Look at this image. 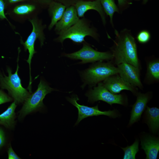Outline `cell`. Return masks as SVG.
<instances>
[{
  "label": "cell",
  "mask_w": 159,
  "mask_h": 159,
  "mask_svg": "<svg viewBox=\"0 0 159 159\" xmlns=\"http://www.w3.org/2000/svg\"><path fill=\"white\" fill-rule=\"evenodd\" d=\"M118 6L121 8H125L132 4L128 0H117Z\"/></svg>",
  "instance_id": "29"
},
{
  "label": "cell",
  "mask_w": 159,
  "mask_h": 159,
  "mask_svg": "<svg viewBox=\"0 0 159 159\" xmlns=\"http://www.w3.org/2000/svg\"><path fill=\"white\" fill-rule=\"evenodd\" d=\"M39 5L42 9L48 7L49 4L55 0H31Z\"/></svg>",
  "instance_id": "25"
},
{
  "label": "cell",
  "mask_w": 159,
  "mask_h": 159,
  "mask_svg": "<svg viewBox=\"0 0 159 159\" xmlns=\"http://www.w3.org/2000/svg\"><path fill=\"white\" fill-rule=\"evenodd\" d=\"M140 0H142L143 1V4H145L147 3L148 0H135V1H138Z\"/></svg>",
  "instance_id": "32"
},
{
  "label": "cell",
  "mask_w": 159,
  "mask_h": 159,
  "mask_svg": "<svg viewBox=\"0 0 159 159\" xmlns=\"http://www.w3.org/2000/svg\"><path fill=\"white\" fill-rule=\"evenodd\" d=\"M6 6V4L4 0H0V19H6L10 24L11 23L6 18L4 13V9Z\"/></svg>",
  "instance_id": "26"
},
{
  "label": "cell",
  "mask_w": 159,
  "mask_h": 159,
  "mask_svg": "<svg viewBox=\"0 0 159 159\" xmlns=\"http://www.w3.org/2000/svg\"><path fill=\"white\" fill-rule=\"evenodd\" d=\"M58 34L59 36L54 40L62 44L67 39H70L75 43L81 44L85 42V38L87 36H90L97 40L99 37L96 29L91 27L89 20L84 17L69 29Z\"/></svg>",
  "instance_id": "2"
},
{
  "label": "cell",
  "mask_w": 159,
  "mask_h": 159,
  "mask_svg": "<svg viewBox=\"0 0 159 159\" xmlns=\"http://www.w3.org/2000/svg\"><path fill=\"white\" fill-rule=\"evenodd\" d=\"M29 20L32 26V31L25 42L21 40V43L23 45L25 51L28 50L29 53V57L26 61L29 64V68L30 80L29 85L31 86L32 83L31 73V60L34 54L37 52L34 49L35 42L38 39L40 41L41 46L44 45L45 39L44 30L46 27V25L43 24L41 20L36 16Z\"/></svg>",
  "instance_id": "5"
},
{
  "label": "cell",
  "mask_w": 159,
  "mask_h": 159,
  "mask_svg": "<svg viewBox=\"0 0 159 159\" xmlns=\"http://www.w3.org/2000/svg\"><path fill=\"white\" fill-rule=\"evenodd\" d=\"M115 39L111 49L115 64L125 62L139 68L137 45L130 31L126 29L120 32L115 29Z\"/></svg>",
  "instance_id": "1"
},
{
  "label": "cell",
  "mask_w": 159,
  "mask_h": 159,
  "mask_svg": "<svg viewBox=\"0 0 159 159\" xmlns=\"http://www.w3.org/2000/svg\"><path fill=\"white\" fill-rule=\"evenodd\" d=\"M19 57L18 55L16 69L14 74L12 73V70L9 67L7 68L8 76L4 73L3 75L0 72V87L8 90L9 94L13 99L16 104L24 102L31 94L23 87L21 79L18 74Z\"/></svg>",
  "instance_id": "3"
},
{
  "label": "cell",
  "mask_w": 159,
  "mask_h": 159,
  "mask_svg": "<svg viewBox=\"0 0 159 159\" xmlns=\"http://www.w3.org/2000/svg\"><path fill=\"white\" fill-rule=\"evenodd\" d=\"M141 148L145 151L147 159H156L159 151L158 138L146 136L141 140Z\"/></svg>",
  "instance_id": "16"
},
{
  "label": "cell",
  "mask_w": 159,
  "mask_h": 159,
  "mask_svg": "<svg viewBox=\"0 0 159 159\" xmlns=\"http://www.w3.org/2000/svg\"><path fill=\"white\" fill-rule=\"evenodd\" d=\"M79 19L74 5L67 7L62 17L55 25V30L58 34L66 30L75 24Z\"/></svg>",
  "instance_id": "13"
},
{
  "label": "cell",
  "mask_w": 159,
  "mask_h": 159,
  "mask_svg": "<svg viewBox=\"0 0 159 159\" xmlns=\"http://www.w3.org/2000/svg\"><path fill=\"white\" fill-rule=\"evenodd\" d=\"M12 98L0 90V105L12 101Z\"/></svg>",
  "instance_id": "24"
},
{
  "label": "cell",
  "mask_w": 159,
  "mask_h": 159,
  "mask_svg": "<svg viewBox=\"0 0 159 159\" xmlns=\"http://www.w3.org/2000/svg\"><path fill=\"white\" fill-rule=\"evenodd\" d=\"M145 120L151 131L155 133L159 127V109L147 106L145 112Z\"/></svg>",
  "instance_id": "18"
},
{
  "label": "cell",
  "mask_w": 159,
  "mask_h": 159,
  "mask_svg": "<svg viewBox=\"0 0 159 159\" xmlns=\"http://www.w3.org/2000/svg\"><path fill=\"white\" fill-rule=\"evenodd\" d=\"M101 4L104 11L109 16L110 22L113 26V17L115 12H119V9L115 3V0H100Z\"/></svg>",
  "instance_id": "20"
},
{
  "label": "cell",
  "mask_w": 159,
  "mask_h": 159,
  "mask_svg": "<svg viewBox=\"0 0 159 159\" xmlns=\"http://www.w3.org/2000/svg\"><path fill=\"white\" fill-rule=\"evenodd\" d=\"M67 100L78 109V117L75 125H77L83 119L89 117L104 115L111 118H115L119 116L118 112L116 110L102 111L99 110L98 105L93 107H89L80 105L77 102L79 99L77 95H74L70 98L68 97Z\"/></svg>",
  "instance_id": "10"
},
{
  "label": "cell",
  "mask_w": 159,
  "mask_h": 159,
  "mask_svg": "<svg viewBox=\"0 0 159 159\" xmlns=\"http://www.w3.org/2000/svg\"><path fill=\"white\" fill-rule=\"evenodd\" d=\"M117 68L118 74L124 81L134 87L142 88L139 68L125 62L117 64Z\"/></svg>",
  "instance_id": "11"
},
{
  "label": "cell",
  "mask_w": 159,
  "mask_h": 159,
  "mask_svg": "<svg viewBox=\"0 0 159 159\" xmlns=\"http://www.w3.org/2000/svg\"><path fill=\"white\" fill-rule=\"evenodd\" d=\"M148 77L155 80L159 79V61L158 60L152 61L148 64L147 67Z\"/></svg>",
  "instance_id": "22"
},
{
  "label": "cell",
  "mask_w": 159,
  "mask_h": 159,
  "mask_svg": "<svg viewBox=\"0 0 159 159\" xmlns=\"http://www.w3.org/2000/svg\"><path fill=\"white\" fill-rule=\"evenodd\" d=\"M5 143V137L3 130L0 127V149L4 146Z\"/></svg>",
  "instance_id": "30"
},
{
  "label": "cell",
  "mask_w": 159,
  "mask_h": 159,
  "mask_svg": "<svg viewBox=\"0 0 159 159\" xmlns=\"http://www.w3.org/2000/svg\"><path fill=\"white\" fill-rule=\"evenodd\" d=\"M6 6H11L16 3L26 1L28 0H4Z\"/></svg>",
  "instance_id": "31"
},
{
  "label": "cell",
  "mask_w": 159,
  "mask_h": 159,
  "mask_svg": "<svg viewBox=\"0 0 159 159\" xmlns=\"http://www.w3.org/2000/svg\"><path fill=\"white\" fill-rule=\"evenodd\" d=\"M9 14L13 18L18 21L29 20L35 16L42 9L31 0L19 2L12 5Z\"/></svg>",
  "instance_id": "9"
},
{
  "label": "cell",
  "mask_w": 159,
  "mask_h": 159,
  "mask_svg": "<svg viewBox=\"0 0 159 159\" xmlns=\"http://www.w3.org/2000/svg\"><path fill=\"white\" fill-rule=\"evenodd\" d=\"M85 95L88 97V102L93 103L98 101L105 102L111 105L114 104L125 105L126 99L122 95L114 94L108 90L102 83H98L97 86L94 87L88 92Z\"/></svg>",
  "instance_id": "8"
},
{
  "label": "cell",
  "mask_w": 159,
  "mask_h": 159,
  "mask_svg": "<svg viewBox=\"0 0 159 159\" xmlns=\"http://www.w3.org/2000/svg\"><path fill=\"white\" fill-rule=\"evenodd\" d=\"M16 106L14 101L5 111L0 114V125L8 128H12L14 127L15 118V110Z\"/></svg>",
  "instance_id": "19"
},
{
  "label": "cell",
  "mask_w": 159,
  "mask_h": 159,
  "mask_svg": "<svg viewBox=\"0 0 159 159\" xmlns=\"http://www.w3.org/2000/svg\"><path fill=\"white\" fill-rule=\"evenodd\" d=\"M83 44V47L80 50L71 53H65L63 56L71 59L81 60L82 61L80 62L81 64L112 59V52L98 51L93 49L86 42Z\"/></svg>",
  "instance_id": "7"
},
{
  "label": "cell",
  "mask_w": 159,
  "mask_h": 159,
  "mask_svg": "<svg viewBox=\"0 0 159 159\" xmlns=\"http://www.w3.org/2000/svg\"><path fill=\"white\" fill-rule=\"evenodd\" d=\"M139 144L138 140H136L131 145L121 148L124 152L123 159H135L136 154L139 151Z\"/></svg>",
  "instance_id": "21"
},
{
  "label": "cell",
  "mask_w": 159,
  "mask_h": 159,
  "mask_svg": "<svg viewBox=\"0 0 159 159\" xmlns=\"http://www.w3.org/2000/svg\"><path fill=\"white\" fill-rule=\"evenodd\" d=\"M118 74V69L110 63L98 62L91 66L82 73L85 85L95 86L109 77Z\"/></svg>",
  "instance_id": "4"
},
{
  "label": "cell",
  "mask_w": 159,
  "mask_h": 159,
  "mask_svg": "<svg viewBox=\"0 0 159 159\" xmlns=\"http://www.w3.org/2000/svg\"><path fill=\"white\" fill-rule=\"evenodd\" d=\"M79 18L83 17L85 12L92 9L97 11L100 14L103 25L106 24L105 14L100 0L86 1L80 0L74 5Z\"/></svg>",
  "instance_id": "14"
},
{
  "label": "cell",
  "mask_w": 159,
  "mask_h": 159,
  "mask_svg": "<svg viewBox=\"0 0 159 159\" xmlns=\"http://www.w3.org/2000/svg\"><path fill=\"white\" fill-rule=\"evenodd\" d=\"M79 0H55V1L62 3L67 7L74 5Z\"/></svg>",
  "instance_id": "27"
},
{
  "label": "cell",
  "mask_w": 159,
  "mask_h": 159,
  "mask_svg": "<svg viewBox=\"0 0 159 159\" xmlns=\"http://www.w3.org/2000/svg\"><path fill=\"white\" fill-rule=\"evenodd\" d=\"M66 7L62 3L54 1L48 6V11L51 17V21L48 26L51 30L62 17Z\"/></svg>",
  "instance_id": "17"
},
{
  "label": "cell",
  "mask_w": 159,
  "mask_h": 159,
  "mask_svg": "<svg viewBox=\"0 0 159 159\" xmlns=\"http://www.w3.org/2000/svg\"><path fill=\"white\" fill-rule=\"evenodd\" d=\"M55 90L44 80H41L37 90L24 101L23 106L19 111V117L21 118L44 106L43 100L46 95Z\"/></svg>",
  "instance_id": "6"
},
{
  "label": "cell",
  "mask_w": 159,
  "mask_h": 159,
  "mask_svg": "<svg viewBox=\"0 0 159 159\" xmlns=\"http://www.w3.org/2000/svg\"><path fill=\"white\" fill-rule=\"evenodd\" d=\"M136 102L132 106L128 125L130 126L140 120L150 99L148 94H137Z\"/></svg>",
  "instance_id": "15"
},
{
  "label": "cell",
  "mask_w": 159,
  "mask_h": 159,
  "mask_svg": "<svg viewBox=\"0 0 159 159\" xmlns=\"http://www.w3.org/2000/svg\"><path fill=\"white\" fill-rule=\"evenodd\" d=\"M151 35L150 32L146 30H143L138 34L136 39L140 43L145 44L149 41Z\"/></svg>",
  "instance_id": "23"
},
{
  "label": "cell",
  "mask_w": 159,
  "mask_h": 159,
  "mask_svg": "<svg viewBox=\"0 0 159 159\" xmlns=\"http://www.w3.org/2000/svg\"><path fill=\"white\" fill-rule=\"evenodd\" d=\"M117 74L110 76L104 80L102 83L104 86L114 94L119 93L124 90H129L136 94V87L126 82Z\"/></svg>",
  "instance_id": "12"
},
{
  "label": "cell",
  "mask_w": 159,
  "mask_h": 159,
  "mask_svg": "<svg viewBox=\"0 0 159 159\" xmlns=\"http://www.w3.org/2000/svg\"><path fill=\"white\" fill-rule=\"evenodd\" d=\"M84 0L89 1V0ZM90 1H91V0H90Z\"/></svg>",
  "instance_id": "33"
},
{
  "label": "cell",
  "mask_w": 159,
  "mask_h": 159,
  "mask_svg": "<svg viewBox=\"0 0 159 159\" xmlns=\"http://www.w3.org/2000/svg\"><path fill=\"white\" fill-rule=\"evenodd\" d=\"M8 158L9 159H19V157L14 152L11 145L8 149L7 151Z\"/></svg>",
  "instance_id": "28"
}]
</instances>
